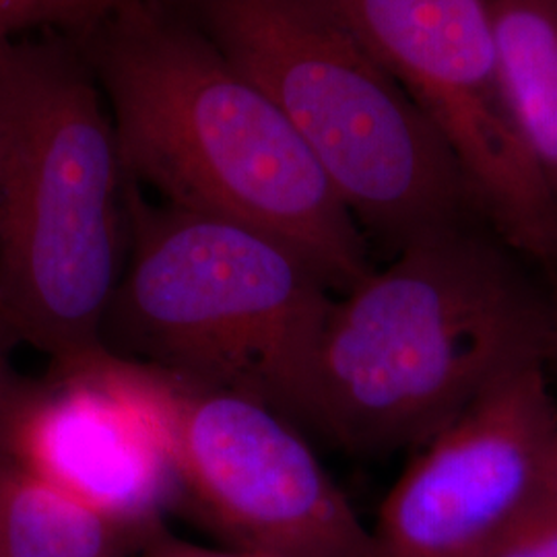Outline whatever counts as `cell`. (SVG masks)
<instances>
[{
  "mask_svg": "<svg viewBox=\"0 0 557 557\" xmlns=\"http://www.w3.org/2000/svg\"><path fill=\"white\" fill-rule=\"evenodd\" d=\"M131 255L103 347L176 379L257 398L289 419L333 292L257 227L126 193Z\"/></svg>",
  "mask_w": 557,
  "mask_h": 557,
  "instance_id": "4",
  "label": "cell"
},
{
  "mask_svg": "<svg viewBox=\"0 0 557 557\" xmlns=\"http://www.w3.org/2000/svg\"><path fill=\"white\" fill-rule=\"evenodd\" d=\"M543 349L547 304L506 250L471 225L442 230L333 296L289 419L351 453H393Z\"/></svg>",
  "mask_w": 557,
  "mask_h": 557,
  "instance_id": "1",
  "label": "cell"
},
{
  "mask_svg": "<svg viewBox=\"0 0 557 557\" xmlns=\"http://www.w3.org/2000/svg\"><path fill=\"white\" fill-rule=\"evenodd\" d=\"M98 71L131 180L170 205L283 239L333 294L366 277V239L298 131L220 48L137 0L100 25Z\"/></svg>",
  "mask_w": 557,
  "mask_h": 557,
  "instance_id": "2",
  "label": "cell"
},
{
  "mask_svg": "<svg viewBox=\"0 0 557 557\" xmlns=\"http://www.w3.org/2000/svg\"><path fill=\"white\" fill-rule=\"evenodd\" d=\"M21 386H23V382L11 374L7 361L2 359V354H0V428L9 416L11 407L15 405V400L20 397Z\"/></svg>",
  "mask_w": 557,
  "mask_h": 557,
  "instance_id": "15",
  "label": "cell"
},
{
  "mask_svg": "<svg viewBox=\"0 0 557 557\" xmlns=\"http://www.w3.org/2000/svg\"><path fill=\"white\" fill-rule=\"evenodd\" d=\"M147 370L180 498L232 549L267 557H372L370 527L292 419L257 398Z\"/></svg>",
  "mask_w": 557,
  "mask_h": 557,
  "instance_id": "7",
  "label": "cell"
},
{
  "mask_svg": "<svg viewBox=\"0 0 557 557\" xmlns=\"http://www.w3.org/2000/svg\"><path fill=\"white\" fill-rule=\"evenodd\" d=\"M140 541L0 442V557H133Z\"/></svg>",
  "mask_w": 557,
  "mask_h": 557,
  "instance_id": "11",
  "label": "cell"
},
{
  "mask_svg": "<svg viewBox=\"0 0 557 557\" xmlns=\"http://www.w3.org/2000/svg\"><path fill=\"white\" fill-rule=\"evenodd\" d=\"M133 557H267L239 549H213L172 535L163 524L143 539Z\"/></svg>",
  "mask_w": 557,
  "mask_h": 557,
  "instance_id": "14",
  "label": "cell"
},
{
  "mask_svg": "<svg viewBox=\"0 0 557 557\" xmlns=\"http://www.w3.org/2000/svg\"><path fill=\"white\" fill-rule=\"evenodd\" d=\"M547 314H549V349H554L557 356V283L552 289V298L547 301Z\"/></svg>",
  "mask_w": 557,
  "mask_h": 557,
  "instance_id": "16",
  "label": "cell"
},
{
  "mask_svg": "<svg viewBox=\"0 0 557 557\" xmlns=\"http://www.w3.org/2000/svg\"><path fill=\"white\" fill-rule=\"evenodd\" d=\"M478 557H557V467L524 512Z\"/></svg>",
  "mask_w": 557,
  "mask_h": 557,
  "instance_id": "13",
  "label": "cell"
},
{
  "mask_svg": "<svg viewBox=\"0 0 557 557\" xmlns=\"http://www.w3.org/2000/svg\"><path fill=\"white\" fill-rule=\"evenodd\" d=\"M209 40L264 89L363 234L398 252L479 213L434 126L329 0H190Z\"/></svg>",
  "mask_w": 557,
  "mask_h": 557,
  "instance_id": "5",
  "label": "cell"
},
{
  "mask_svg": "<svg viewBox=\"0 0 557 557\" xmlns=\"http://www.w3.org/2000/svg\"><path fill=\"white\" fill-rule=\"evenodd\" d=\"M0 329H2V324H0Z\"/></svg>",
  "mask_w": 557,
  "mask_h": 557,
  "instance_id": "17",
  "label": "cell"
},
{
  "mask_svg": "<svg viewBox=\"0 0 557 557\" xmlns=\"http://www.w3.org/2000/svg\"><path fill=\"white\" fill-rule=\"evenodd\" d=\"M370 527L372 557H478L557 467V405L522 363L419 444Z\"/></svg>",
  "mask_w": 557,
  "mask_h": 557,
  "instance_id": "8",
  "label": "cell"
},
{
  "mask_svg": "<svg viewBox=\"0 0 557 557\" xmlns=\"http://www.w3.org/2000/svg\"><path fill=\"white\" fill-rule=\"evenodd\" d=\"M0 442L64 494L140 539L180 498L147 366L103 349L23 384Z\"/></svg>",
  "mask_w": 557,
  "mask_h": 557,
  "instance_id": "9",
  "label": "cell"
},
{
  "mask_svg": "<svg viewBox=\"0 0 557 557\" xmlns=\"http://www.w3.org/2000/svg\"><path fill=\"white\" fill-rule=\"evenodd\" d=\"M137 0H0V46L32 29L89 32Z\"/></svg>",
  "mask_w": 557,
  "mask_h": 557,
  "instance_id": "12",
  "label": "cell"
},
{
  "mask_svg": "<svg viewBox=\"0 0 557 557\" xmlns=\"http://www.w3.org/2000/svg\"><path fill=\"white\" fill-rule=\"evenodd\" d=\"M128 174L98 89L57 46H0V324L52 359L100 354L124 271Z\"/></svg>",
  "mask_w": 557,
  "mask_h": 557,
  "instance_id": "3",
  "label": "cell"
},
{
  "mask_svg": "<svg viewBox=\"0 0 557 557\" xmlns=\"http://www.w3.org/2000/svg\"><path fill=\"white\" fill-rule=\"evenodd\" d=\"M457 161L479 213L557 264V205L518 135L490 0H329Z\"/></svg>",
  "mask_w": 557,
  "mask_h": 557,
  "instance_id": "6",
  "label": "cell"
},
{
  "mask_svg": "<svg viewBox=\"0 0 557 557\" xmlns=\"http://www.w3.org/2000/svg\"><path fill=\"white\" fill-rule=\"evenodd\" d=\"M518 135L557 205V0H490Z\"/></svg>",
  "mask_w": 557,
  "mask_h": 557,
  "instance_id": "10",
  "label": "cell"
}]
</instances>
